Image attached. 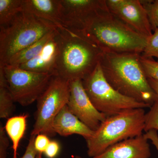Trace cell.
<instances>
[{
    "label": "cell",
    "mask_w": 158,
    "mask_h": 158,
    "mask_svg": "<svg viewBox=\"0 0 158 158\" xmlns=\"http://www.w3.org/2000/svg\"><path fill=\"white\" fill-rule=\"evenodd\" d=\"M56 76L65 81L83 80L93 71L103 52L83 31L58 28Z\"/></svg>",
    "instance_id": "obj_1"
},
{
    "label": "cell",
    "mask_w": 158,
    "mask_h": 158,
    "mask_svg": "<svg viewBox=\"0 0 158 158\" xmlns=\"http://www.w3.org/2000/svg\"><path fill=\"white\" fill-rule=\"evenodd\" d=\"M100 64L108 83L125 96L151 106L158 98L140 62V54L103 52Z\"/></svg>",
    "instance_id": "obj_2"
},
{
    "label": "cell",
    "mask_w": 158,
    "mask_h": 158,
    "mask_svg": "<svg viewBox=\"0 0 158 158\" xmlns=\"http://www.w3.org/2000/svg\"><path fill=\"white\" fill-rule=\"evenodd\" d=\"M103 52L141 54L148 37L139 34L109 11L99 13L83 31Z\"/></svg>",
    "instance_id": "obj_3"
},
{
    "label": "cell",
    "mask_w": 158,
    "mask_h": 158,
    "mask_svg": "<svg viewBox=\"0 0 158 158\" xmlns=\"http://www.w3.org/2000/svg\"><path fill=\"white\" fill-rule=\"evenodd\" d=\"M145 114L144 109H134L107 117L86 140L88 156L93 158L116 143L143 134Z\"/></svg>",
    "instance_id": "obj_4"
},
{
    "label": "cell",
    "mask_w": 158,
    "mask_h": 158,
    "mask_svg": "<svg viewBox=\"0 0 158 158\" xmlns=\"http://www.w3.org/2000/svg\"><path fill=\"white\" fill-rule=\"evenodd\" d=\"M57 28L50 22L21 12L9 24L1 27L0 66H5L15 54Z\"/></svg>",
    "instance_id": "obj_5"
},
{
    "label": "cell",
    "mask_w": 158,
    "mask_h": 158,
    "mask_svg": "<svg viewBox=\"0 0 158 158\" xmlns=\"http://www.w3.org/2000/svg\"><path fill=\"white\" fill-rule=\"evenodd\" d=\"M82 82L94 106L107 117L126 110L150 108V105L125 96L113 88L106 80L100 63Z\"/></svg>",
    "instance_id": "obj_6"
},
{
    "label": "cell",
    "mask_w": 158,
    "mask_h": 158,
    "mask_svg": "<svg viewBox=\"0 0 158 158\" xmlns=\"http://www.w3.org/2000/svg\"><path fill=\"white\" fill-rule=\"evenodd\" d=\"M69 96V81L57 76L53 77L48 88L37 100L36 120L31 135L37 136L43 134L48 137L55 136L53 122L68 104Z\"/></svg>",
    "instance_id": "obj_7"
},
{
    "label": "cell",
    "mask_w": 158,
    "mask_h": 158,
    "mask_svg": "<svg viewBox=\"0 0 158 158\" xmlns=\"http://www.w3.org/2000/svg\"><path fill=\"white\" fill-rule=\"evenodd\" d=\"M2 67L15 102L27 106L37 101L55 75L40 73L5 65Z\"/></svg>",
    "instance_id": "obj_8"
},
{
    "label": "cell",
    "mask_w": 158,
    "mask_h": 158,
    "mask_svg": "<svg viewBox=\"0 0 158 158\" xmlns=\"http://www.w3.org/2000/svg\"><path fill=\"white\" fill-rule=\"evenodd\" d=\"M62 26L84 31L100 12L108 10L106 0H59Z\"/></svg>",
    "instance_id": "obj_9"
},
{
    "label": "cell",
    "mask_w": 158,
    "mask_h": 158,
    "mask_svg": "<svg viewBox=\"0 0 158 158\" xmlns=\"http://www.w3.org/2000/svg\"><path fill=\"white\" fill-rule=\"evenodd\" d=\"M109 11L144 37L152 35L147 12L140 0H106Z\"/></svg>",
    "instance_id": "obj_10"
},
{
    "label": "cell",
    "mask_w": 158,
    "mask_h": 158,
    "mask_svg": "<svg viewBox=\"0 0 158 158\" xmlns=\"http://www.w3.org/2000/svg\"><path fill=\"white\" fill-rule=\"evenodd\" d=\"M70 96L67 106L75 116L95 131L107 116L97 110L90 101L82 80L69 82Z\"/></svg>",
    "instance_id": "obj_11"
},
{
    "label": "cell",
    "mask_w": 158,
    "mask_h": 158,
    "mask_svg": "<svg viewBox=\"0 0 158 158\" xmlns=\"http://www.w3.org/2000/svg\"><path fill=\"white\" fill-rule=\"evenodd\" d=\"M148 141L143 134L116 143L93 158H149L151 152Z\"/></svg>",
    "instance_id": "obj_12"
},
{
    "label": "cell",
    "mask_w": 158,
    "mask_h": 158,
    "mask_svg": "<svg viewBox=\"0 0 158 158\" xmlns=\"http://www.w3.org/2000/svg\"><path fill=\"white\" fill-rule=\"evenodd\" d=\"M37 56L28 62L18 66L19 68L33 72L52 74L56 76L59 46L57 34Z\"/></svg>",
    "instance_id": "obj_13"
},
{
    "label": "cell",
    "mask_w": 158,
    "mask_h": 158,
    "mask_svg": "<svg viewBox=\"0 0 158 158\" xmlns=\"http://www.w3.org/2000/svg\"><path fill=\"white\" fill-rule=\"evenodd\" d=\"M52 128L54 132L61 136L78 135L84 137L85 140L92 137L94 133L71 112L67 105L62 108L56 116L53 122Z\"/></svg>",
    "instance_id": "obj_14"
},
{
    "label": "cell",
    "mask_w": 158,
    "mask_h": 158,
    "mask_svg": "<svg viewBox=\"0 0 158 158\" xmlns=\"http://www.w3.org/2000/svg\"><path fill=\"white\" fill-rule=\"evenodd\" d=\"M23 11L45 20L61 28L59 0H22Z\"/></svg>",
    "instance_id": "obj_15"
},
{
    "label": "cell",
    "mask_w": 158,
    "mask_h": 158,
    "mask_svg": "<svg viewBox=\"0 0 158 158\" xmlns=\"http://www.w3.org/2000/svg\"><path fill=\"white\" fill-rule=\"evenodd\" d=\"M57 29L50 32L41 39L24 49L11 57L6 65L18 67L37 56L56 34Z\"/></svg>",
    "instance_id": "obj_16"
},
{
    "label": "cell",
    "mask_w": 158,
    "mask_h": 158,
    "mask_svg": "<svg viewBox=\"0 0 158 158\" xmlns=\"http://www.w3.org/2000/svg\"><path fill=\"white\" fill-rule=\"evenodd\" d=\"M28 114H24L8 118L5 129L12 143L13 158H17V150L27 128Z\"/></svg>",
    "instance_id": "obj_17"
},
{
    "label": "cell",
    "mask_w": 158,
    "mask_h": 158,
    "mask_svg": "<svg viewBox=\"0 0 158 158\" xmlns=\"http://www.w3.org/2000/svg\"><path fill=\"white\" fill-rule=\"evenodd\" d=\"M14 103L4 69L0 66V118H9L11 117L15 109Z\"/></svg>",
    "instance_id": "obj_18"
},
{
    "label": "cell",
    "mask_w": 158,
    "mask_h": 158,
    "mask_svg": "<svg viewBox=\"0 0 158 158\" xmlns=\"http://www.w3.org/2000/svg\"><path fill=\"white\" fill-rule=\"evenodd\" d=\"M22 0H0L1 27L9 24L15 16L22 12Z\"/></svg>",
    "instance_id": "obj_19"
},
{
    "label": "cell",
    "mask_w": 158,
    "mask_h": 158,
    "mask_svg": "<svg viewBox=\"0 0 158 158\" xmlns=\"http://www.w3.org/2000/svg\"><path fill=\"white\" fill-rule=\"evenodd\" d=\"M146 10L152 31L158 29V0L140 1Z\"/></svg>",
    "instance_id": "obj_20"
},
{
    "label": "cell",
    "mask_w": 158,
    "mask_h": 158,
    "mask_svg": "<svg viewBox=\"0 0 158 158\" xmlns=\"http://www.w3.org/2000/svg\"><path fill=\"white\" fill-rule=\"evenodd\" d=\"M141 56L145 58L156 57L158 62V29L154 31L151 36L148 37L146 45Z\"/></svg>",
    "instance_id": "obj_21"
},
{
    "label": "cell",
    "mask_w": 158,
    "mask_h": 158,
    "mask_svg": "<svg viewBox=\"0 0 158 158\" xmlns=\"http://www.w3.org/2000/svg\"><path fill=\"white\" fill-rule=\"evenodd\" d=\"M149 111L145 114V132L150 130H155L158 132V102L150 107Z\"/></svg>",
    "instance_id": "obj_22"
},
{
    "label": "cell",
    "mask_w": 158,
    "mask_h": 158,
    "mask_svg": "<svg viewBox=\"0 0 158 158\" xmlns=\"http://www.w3.org/2000/svg\"><path fill=\"white\" fill-rule=\"evenodd\" d=\"M140 62L147 78L158 81V62L153 58H145L140 55Z\"/></svg>",
    "instance_id": "obj_23"
},
{
    "label": "cell",
    "mask_w": 158,
    "mask_h": 158,
    "mask_svg": "<svg viewBox=\"0 0 158 158\" xmlns=\"http://www.w3.org/2000/svg\"><path fill=\"white\" fill-rule=\"evenodd\" d=\"M5 127H0V158H7V150L9 146V138L6 135Z\"/></svg>",
    "instance_id": "obj_24"
},
{
    "label": "cell",
    "mask_w": 158,
    "mask_h": 158,
    "mask_svg": "<svg viewBox=\"0 0 158 158\" xmlns=\"http://www.w3.org/2000/svg\"><path fill=\"white\" fill-rule=\"evenodd\" d=\"M50 141L48 136L46 135L39 134L36 136L34 141L35 149L38 152L44 153Z\"/></svg>",
    "instance_id": "obj_25"
},
{
    "label": "cell",
    "mask_w": 158,
    "mask_h": 158,
    "mask_svg": "<svg viewBox=\"0 0 158 158\" xmlns=\"http://www.w3.org/2000/svg\"><path fill=\"white\" fill-rule=\"evenodd\" d=\"M36 137V136L31 135L25 152L23 155L19 158H37L38 152L34 146V141Z\"/></svg>",
    "instance_id": "obj_26"
},
{
    "label": "cell",
    "mask_w": 158,
    "mask_h": 158,
    "mask_svg": "<svg viewBox=\"0 0 158 158\" xmlns=\"http://www.w3.org/2000/svg\"><path fill=\"white\" fill-rule=\"evenodd\" d=\"M60 150L59 143L56 141H51L44 152L48 158H54L56 156Z\"/></svg>",
    "instance_id": "obj_27"
},
{
    "label": "cell",
    "mask_w": 158,
    "mask_h": 158,
    "mask_svg": "<svg viewBox=\"0 0 158 158\" xmlns=\"http://www.w3.org/2000/svg\"><path fill=\"white\" fill-rule=\"evenodd\" d=\"M145 137L148 140L151 141L153 145L156 148L158 152V132L155 130H150L145 132Z\"/></svg>",
    "instance_id": "obj_28"
},
{
    "label": "cell",
    "mask_w": 158,
    "mask_h": 158,
    "mask_svg": "<svg viewBox=\"0 0 158 158\" xmlns=\"http://www.w3.org/2000/svg\"><path fill=\"white\" fill-rule=\"evenodd\" d=\"M147 79L150 85L156 93L158 98V81L149 78H147Z\"/></svg>",
    "instance_id": "obj_29"
},
{
    "label": "cell",
    "mask_w": 158,
    "mask_h": 158,
    "mask_svg": "<svg viewBox=\"0 0 158 158\" xmlns=\"http://www.w3.org/2000/svg\"><path fill=\"white\" fill-rule=\"evenodd\" d=\"M37 158H42V153L38 152V154H37Z\"/></svg>",
    "instance_id": "obj_30"
},
{
    "label": "cell",
    "mask_w": 158,
    "mask_h": 158,
    "mask_svg": "<svg viewBox=\"0 0 158 158\" xmlns=\"http://www.w3.org/2000/svg\"><path fill=\"white\" fill-rule=\"evenodd\" d=\"M73 158H82L81 157L79 156H75Z\"/></svg>",
    "instance_id": "obj_31"
}]
</instances>
